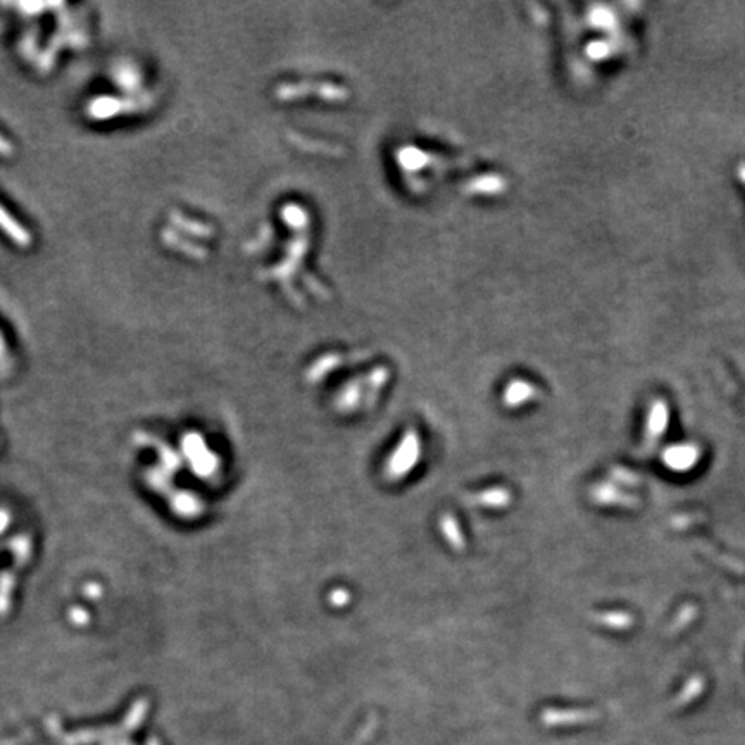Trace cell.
I'll list each match as a JSON object with an SVG mask.
<instances>
[{
	"instance_id": "obj_1",
	"label": "cell",
	"mask_w": 745,
	"mask_h": 745,
	"mask_svg": "<svg viewBox=\"0 0 745 745\" xmlns=\"http://www.w3.org/2000/svg\"><path fill=\"white\" fill-rule=\"evenodd\" d=\"M698 452L692 445H680V447H671L666 452V464L671 466L678 471H685L689 466H692L697 461Z\"/></svg>"
},
{
	"instance_id": "obj_3",
	"label": "cell",
	"mask_w": 745,
	"mask_h": 745,
	"mask_svg": "<svg viewBox=\"0 0 745 745\" xmlns=\"http://www.w3.org/2000/svg\"><path fill=\"white\" fill-rule=\"evenodd\" d=\"M665 421H666V414L665 413L655 414V416H654V426L650 428V433L652 435L665 433Z\"/></svg>"
},
{
	"instance_id": "obj_2",
	"label": "cell",
	"mask_w": 745,
	"mask_h": 745,
	"mask_svg": "<svg viewBox=\"0 0 745 745\" xmlns=\"http://www.w3.org/2000/svg\"><path fill=\"white\" fill-rule=\"evenodd\" d=\"M0 228H2L18 246L28 247L31 243L30 231H26L14 217H11L9 212H7L6 209H2V205H0Z\"/></svg>"
}]
</instances>
